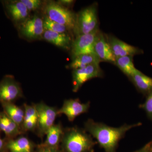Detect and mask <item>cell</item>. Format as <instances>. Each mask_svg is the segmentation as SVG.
<instances>
[{"instance_id": "obj_11", "label": "cell", "mask_w": 152, "mask_h": 152, "mask_svg": "<svg viewBox=\"0 0 152 152\" xmlns=\"http://www.w3.org/2000/svg\"><path fill=\"white\" fill-rule=\"evenodd\" d=\"M20 31L22 34L28 39H37L43 34V21L39 17L35 16L22 23Z\"/></svg>"}, {"instance_id": "obj_19", "label": "cell", "mask_w": 152, "mask_h": 152, "mask_svg": "<svg viewBox=\"0 0 152 152\" xmlns=\"http://www.w3.org/2000/svg\"><path fill=\"white\" fill-rule=\"evenodd\" d=\"M100 61L95 54L80 55L74 59L70 67L74 70L77 69L91 65H99Z\"/></svg>"}, {"instance_id": "obj_14", "label": "cell", "mask_w": 152, "mask_h": 152, "mask_svg": "<svg viewBox=\"0 0 152 152\" xmlns=\"http://www.w3.org/2000/svg\"><path fill=\"white\" fill-rule=\"evenodd\" d=\"M42 37L46 41L60 48L67 49L70 46L71 38L66 33H57L45 30Z\"/></svg>"}, {"instance_id": "obj_22", "label": "cell", "mask_w": 152, "mask_h": 152, "mask_svg": "<svg viewBox=\"0 0 152 152\" xmlns=\"http://www.w3.org/2000/svg\"><path fill=\"white\" fill-rule=\"evenodd\" d=\"M43 26L45 30H48L57 33H66L69 30L65 26L52 20L47 16L44 19Z\"/></svg>"}, {"instance_id": "obj_13", "label": "cell", "mask_w": 152, "mask_h": 152, "mask_svg": "<svg viewBox=\"0 0 152 152\" xmlns=\"http://www.w3.org/2000/svg\"><path fill=\"white\" fill-rule=\"evenodd\" d=\"M5 6L8 14L14 21L23 20L28 15V10L20 1L5 2Z\"/></svg>"}, {"instance_id": "obj_5", "label": "cell", "mask_w": 152, "mask_h": 152, "mask_svg": "<svg viewBox=\"0 0 152 152\" xmlns=\"http://www.w3.org/2000/svg\"><path fill=\"white\" fill-rule=\"evenodd\" d=\"M100 33L97 28L89 34L77 36L72 45L73 59L80 55L95 54L94 47Z\"/></svg>"}, {"instance_id": "obj_21", "label": "cell", "mask_w": 152, "mask_h": 152, "mask_svg": "<svg viewBox=\"0 0 152 152\" xmlns=\"http://www.w3.org/2000/svg\"><path fill=\"white\" fill-rule=\"evenodd\" d=\"M63 134L64 133L61 125L54 124L49 129L47 133V139L45 146L56 148L59 143Z\"/></svg>"}, {"instance_id": "obj_10", "label": "cell", "mask_w": 152, "mask_h": 152, "mask_svg": "<svg viewBox=\"0 0 152 152\" xmlns=\"http://www.w3.org/2000/svg\"><path fill=\"white\" fill-rule=\"evenodd\" d=\"M107 40L116 59L126 56L132 57L143 53L138 48L126 43L115 37L110 36Z\"/></svg>"}, {"instance_id": "obj_30", "label": "cell", "mask_w": 152, "mask_h": 152, "mask_svg": "<svg viewBox=\"0 0 152 152\" xmlns=\"http://www.w3.org/2000/svg\"><path fill=\"white\" fill-rule=\"evenodd\" d=\"M4 147V142L2 139L0 137V152L2 151Z\"/></svg>"}, {"instance_id": "obj_25", "label": "cell", "mask_w": 152, "mask_h": 152, "mask_svg": "<svg viewBox=\"0 0 152 152\" xmlns=\"http://www.w3.org/2000/svg\"><path fill=\"white\" fill-rule=\"evenodd\" d=\"M20 1L26 6L28 11L34 10L39 8L42 3L39 0H21Z\"/></svg>"}, {"instance_id": "obj_15", "label": "cell", "mask_w": 152, "mask_h": 152, "mask_svg": "<svg viewBox=\"0 0 152 152\" xmlns=\"http://www.w3.org/2000/svg\"><path fill=\"white\" fill-rule=\"evenodd\" d=\"M0 131L4 132L8 138L11 139L21 133L20 127L4 111L0 112Z\"/></svg>"}, {"instance_id": "obj_4", "label": "cell", "mask_w": 152, "mask_h": 152, "mask_svg": "<svg viewBox=\"0 0 152 152\" xmlns=\"http://www.w3.org/2000/svg\"><path fill=\"white\" fill-rule=\"evenodd\" d=\"M98 18L96 6H90L82 10L77 16L75 30L77 36L86 34L98 28Z\"/></svg>"}, {"instance_id": "obj_1", "label": "cell", "mask_w": 152, "mask_h": 152, "mask_svg": "<svg viewBox=\"0 0 152 152\" xmlns=\"http://www.w3.org/2000/svg\"><path fill=\"white\" fill-rule=\"evenodd\" d=\"M141 125L142 123H138L114 128L89 119L85 123V127L86 130L96 140L98 143L106 151L114 152L119 142L124 137L126 133L132 128Z\"/></svg>"}, {"instance_id": "obj_24", "label": "cell", "mask_w": 152, "mask_h": 152, "mask_svg": "<svg viewBox=\"0 0 152 152\" xmlns=\"http://www.w3.org/2000/svg\"><path fill=\"white\" fill-rule=\"evenodd\" d=\"M24 108L25 114L23 123L37 117V113L34 106L25 104Z\"/></svg>"}, {"instance_id": "obj_8", "label": "cell", "mask_w": 152, "mask_h": 152, "mask_svg": "<svg viewBox=\"0 0 152 152\" xmlns=\"http://www.w3.org/2000/svg\"><path fill=\"white\" fill-rule=\"evenodd\" d=\"M103 73L99 65L94 64L86 67L74 70L73 72V91L76 92L87 81L102 76Z\"/></svg>"}, {"instance_id": "obj_28", "label": "cell", "mask_w": 152, "mask_h": 152, "mask_svg": "<svg viewBox=\"0 0 152 152\" xmlns=\"http://www.w3.org/2000/svg\"><path fill=\"white\" fill-rule=\"evenodd\" d=\"M39 152H59L57 151L56 148H50L45 146L39 150Z\"/></svg>"}, {"instance_id": "obj_3", "label": "cell", "mask_w": 152, "mask_h": 152, "mask_svg": "<svg viewBox=\"0 0 152 152\" xmlns=\"http://www.w3.org/2000/svg\"><path fill=\"white\" fill-rule=\"evenodd\" d=\"M45 11L52 20L65 26L69 30H75L77 16L72 11L53 1L47 4Z\"/></svg>"}, {"instance_id": "obj_29", "label": "cell", "mask_w": 152, "mask_h": 152, "mask_svg": "<svg viewBox=\"0 0 152 152\" xmlns=\"http://www.w3.org/2000/svg\"><path fill=\"white\" fill-rule=\"evenodd\" d=\"M73 1L72 0H61L59 1V4H61L63 5H70L73 3Z\"/></svg>"}, {"instance_id": "obj_23", "label": "cell", "mask_w": 152, "mask_h": 152, "mask_svg": "<svg viewBox=\"0 0 152 152\" xmlns=\"http://www.w3.org/2000/svg\"><path fill=\"white\" fill-rule=\"evenodd\" d=\"M146 99L143 104L140 105L146 113L147 117L152 121V92L146 96Z\"/></svg>"}, {"instance_id": "obj_26", "label": "cell", "mask_w": 152, "mask_h": 152, "mask_svg": "<svg viewBox=\"0 0 152 152\" xmlns=\"http://www.w3.org/2000/svg\"><path fill=\"white\" fill-rule=\"evenodd\" d=\"M38 116L27 122L23 124V127L25 131H32L37 126Z\"/></svg>"}, {"instance_id": "obj_6", "label": "cell", "mask_w": 152, "mask_h": 152, "mask_svg": "<svg viewBox=\"0 0 152 152\" xmlns=\"http://www.w3.org/2000/svg\"><path fill=\"white\" fill-rule=\"evenodd\" d=\"M38 116L37 126L40 135L46 134L53 125L58 114L56 108L47 105L44 103L34 105Z\"/></svg>"}, {"instance_id": "obj_16", "label": "cell", "mask_w": 152, "mask_h": 152, "mask_svg": "<svg viewBox=\"0 0 152 152\" xmlns=\"http://www.w3.org/2000/svg\"><path fill=\"white\" fill-rule=\"evenodd\" d=\"M130 78L140 92L146 96L152 92V78L139 70Z\"/></svg>"}, {"instance_id": "obj_20", "label": "cell", "mask_w": 152, "mask_h": 152, "mask_svg": "<svg viewBox=\"0 0 152 152\" xmlns=\"http://www.w3.org/2000/svg\"><path fill=\"white\" fill-rule=\"evenodd\" d=\"M115 64L124 74L129 78L139 71L134 66L132 56H126L117 58Z\"/></svg>"}, {"instance_id": "obj_2", "label": "cell", "mask_w": 152, "mask_h": 152, "mask_svg": "<svg viewBox=\"0 0 152 152\" xmlns=\"http://www.w3.org/2000/svg\"><path fill=\"white\" fill-rule=\"evenodd\" d=\"M62 137L63 146L67 152H87L94 144L91 135L78 128L69 129Z\"/></svg>"}, {"instance_id": "obj_18", "label": "cell", "mask_w": 152, "mask_h": 152, "mask_svg": "<svg viewBox=\"0 0 152 152\" xmlns=\"http://www.w3.org/2000/svg\"><path fill=\"white\" fill-rule=\"evenodd\" d=\"M10 152H32L33 144L26 137H20L15 140L11 139L7 145Z\"/></svg>"}, {"instance_id": "obj_17", "label": "cell", "mask_w": 152, "mask_h": 152, "mask_svg": "<svg viewBox=\"0 0 152 152\" xmlns=\"http://www.w3.org/2000/svg\"><path fill=\"white\" fill-rule=\"evenodd\" d=\"M4 112L19 126L23 125L24 118V110L15 105L13 103H2Z\"/></svg>"}, {"instance_id": "obj_9", "label": "cell", "mask_w": 152, "mask_h": 152, "mask_svg": "<svg viewBox=\"0 0 152 152\" xmlns=\"http://www.w3.org/2000/svg\"><path fill=\"white\" fill-rule=\"evenodd\" d=\"M90 102L82 103L79 100H66L62 107L58 111V114H64L70 121H73L80 115L88 112Z\"/></svg>"}, {"instance_id": "obj_27", "label": "cell", "mask_w": 152, "mask_h": 152, "mask_svg": "<svg viewBox=\"0 0 152 152\" xmlns=\"http://www.w3.org/2000/svg\"><path fill=\"white\" fill-rule=\"evenodd\" d=\"M136 152H152V142L147 144L142 148Z\"/></svg>"}, {"instance_id": "obj_7", "label": "cell", "mask_w": 152, "mask_h": 152, "mask_svg": "<svg viewBox=\"0 0 152 152\" xmlns=\"http://www.w3.org/2000/svg\"><path fill=\"white\" fill-rule=\"evenodd\" d=\"M23 96L20 84L13 76L7 75L0 81V103H13Z\"/></svg>"}, {"instance_id": "obj_12", "label": "cell", "mask_w": 152, "mask_h": 152, "mask_svg": "<svg viewBox=\"0 0 152 152\" xmlns=\"http://www.w3.org/2000/svg\"><path fill=\"white\" fill-rule=\"evenodd\" d=\"M94 51L101 61L115 63L116 58L114 56L107 40L100 32L95 42Z\"/></svg>"}]
</instances>
